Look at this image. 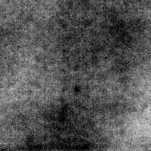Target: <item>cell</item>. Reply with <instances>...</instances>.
I'll return each instance as SVG.
<instances>
[{
	"instance_id": "1",
	"label": "cell",
	"mask_w": 151,
	"mask_h": 151,
	"mask_svg": "<svg viewBox=\"0 0 151 151\" xmlns=\"http://www.w3.org/2000/svg\"><path fill=\"white\" fill-rule=\"evenodd\" d=\"M5 146H6V145L5 144H3V143L1 142H0V147H5Z\"/></svg>"
}]
</instances>
